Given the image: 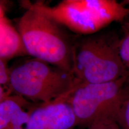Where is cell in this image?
<instances>
[{
  "mask_svg": "<svg viewBox=\"0 0 129 129\" xmlns=\"http://www.w3.org/2000/svg\"><path fill=\"white\" fill-rule=\"evenodd\" d=\"M23 4L26 10L17 20L16 28L28 55L72 72L74 41L62 25L32 3L25 1Z\"/></svg>",
  "mask_w": 129,
  "mask_h": 129,
  "instance_id": "cell-1",
  "label": "cell"
},
{
  "mask_svg": "<svg viewBox=\"0 0 129 129\" xmlns=\"http://www.w3.org/2000/svg\"><path fill=\"white\" fill-rule=\"evenodd\" d=\"M74 40L72 71L79 83H103L129 75L119 53L120 40L98 32Z\"/></svg>",
  "mask_w": 129,
  "mask_h": 129,
  "instance_id": "cell-2",
  "label": "cell"
},
{
  "mask_svg": "<svg viewBox=\"0 0 129 129\" xmlns=\"http://www.w3.org/2000/svg\"><path fill=\"white\" fill-rule=\"evenodd\" d=\"M33 5L62 26L82 35L98 33L129 16L128 8L115 0H63L53 6L37 1Z\"/></svg>",
  "mask_w": 129,
  "mask_h": 129,
  "instance_id": "cell-3",
  "label": "cell"
},
{
  "mask_svg": "<svg viewBox=\"0 0 129 129\" xmlns=\"http://www.w3.org/2000/svg\"><path fill=\"white\" fill-rule=\"evenodd\" d=\"M10 69L13 93L40 104L50 102L63 96L79 83L72 72L35 58Z\"/></svg>",
  "mask_w": 129,
  "mask_h": 129,
  "instance_id": "cell-4",
  "label": "cell"
},
{
  "mask_svg": "<svg viewBox=\"0 0 129 129\" xmlns=\"http://www.w3.org/2000/svg\"><path fill=\"white\" fill-rule=\"evenodd\" d=\"M65 97L81 128H87L101 118L117 119L129 98V75L107 83H79Z\"/></svg>",
  "mask_w": 129,
  "mask_h": 129,
  "instance_id": "cell-5",
  "label": "cell"
},
{
  "mask_svg": "<svg viewBox=\"0 0 129 129\" xmlns=\"http://www.w3.org/2000/svg\"><path fill=\"white\" fill-rule=\"evenodd\" d=\"M77 120L65 95L52 102L32 105L25 129H74Z\"/></svg>",
  "mask_w": 129,
  "mask_h": 129,
  "instance_id": "cell-6",
  "label": "cell"
},
{
  "mask_svg": "<svg viewBox=\"0 0 129 129\" xmlns=\"http://www.w3.org/2000/svg\"><path fill=\"white\" fill-rule=\"evenodd\" d=\"M4 1L0 3V59L9 61L13 58L28 55L16 26L6 15Z\"/></svg>",
  "mask_w": 129,
  "mask_h": 129,
  "instance_id": "cell-7",
  "label": "cell"
},
{
  "mask_svg": "<svg viewBox=\"0 0 129 129\" xmlns=\"http://www.w3.org/2000/svg\"><path fill=\"white\" fill-rule=\"evenodd\" d=\"M124 35L119 42V53L124 65L129 72V22L122 25Z\"/></svg>",
  "mask_w": 129,
  "mask_h": 129,
  "instance_id": "cell-8",
  "label": "cell"
},
{
  "mask_svg": "<svg viewBox=\"0 0 129 129\" xmlns=\"http://www.w3.org/2000/svg\"><path fill=\"white\" fill-rule=\"evenodd\" d=\"M0 87L12 95L10 87V69L8 61L0 59Z\"/></svg>",
  "mask_w": 129,
  "mask_h": 129,
  "instance_id": "cell-9",
  "label": "cell"
},
{
  "mask_svg": "<svg viewBox=\"0 0 129 129\" xmlns=\"http://www.w3.org/2000/svg\"><path fill=\"white\" fill-rule=\"evenodd\" d=\"M87 129H121L115 118H101L95 121Z\"/></svg>",
  "mask_w": 129,
  "mask_h": 129,
  "instance_id": "cell-10",
  "label": "cell"
},
{
  "mask_svg": "<svg viewBox=\"0 0 129 129\" xmlns=\"http://www.w3.org/2000/svg\"><path fill=\"white\" fill-rule=\"evenodd\" d=\"M117 121L121 129H129V98L122 105Z\"/></svg>",
  "mask_w": 129,
  "mask_h": 129,
  "instance_id": "cell-11",
  "label": "cell"
},
{
  "mask_svg": "<svg viewBox=\"0 0 129 129\" xmlns=\"http://www.w3.org/2000/svg\"><path fill=\"white\" fill-rule=\"evenodd\" d=\"M122 4L125 5V6H127V7L129 9V0H125V1H122Z\"/></svg>",
  "mask_w": 129,
  "mask_h": 129,
  "instance_id": "cell-12",
  "label": "cell"
},
{
  "mask_svg": "<svg viewBox=\"0 0 129 129\" xmlns=\"http://www.w3.org/2000/svg\"><path fill=\"white\" fill-rule=\"evenodd\" d=\"M81 129H84V128H81Z\"/></svg>",
  "mask_w": 129,
  "mask_h": 129,
  "instance_id": "cell-13",
  "label": "cell"
}]
</instances>
